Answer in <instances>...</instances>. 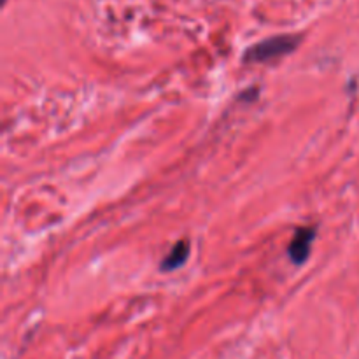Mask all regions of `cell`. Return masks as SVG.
Masks as SVG:
<instances>
[{
    "instance_id": "obj_1",
    "label": "cell",
    "mask_w": 359,
    "mask_h": 359,
    "mask_svg": "<svg viewBox=\"0 0 359 359\" xmlns=\"http://www.w3.org/2000/svg\"><path fill=\"white\" fill-rule=\"evenodd\" d=\"M300 37L298 35H277V37L265 39L258 44L251 46L245 51L244 62L248 63H265L272 60L280 58L284 55H290L291 51L298 48Z\"/></svg>"
},
{
    "instance_id": "obj_2",
    "label": "cell",
    "mask_w": 359,
    "mask_h": 359,
    "mask_svg": "<svg viewBox=\"0 0 359 359\" xmlns=\"http://www.w3.org/2000/svg\"><path fill=\"white\" fill-rule=\"evenodd\" d=\"M316 238V226H302L294 231L290 245H287V255L294 265H304L311 256L312 244Z\"/></svg>"
},
{
    "instance_id": "obj_3",
    "label": "cell",
    "mask_w": 359,
    "mask_h": 359,
    "mask_svg": "<svg viewBox=\"0 0 359 359\" xmlns=\"http://www.w3.org/2000/svg\"><path fill=\"white\" fill-rule=\"evenodd\" d=\"M189 251H191V245H189V241H179L174 248L170 249L167 256L161 259L160 269L163 272H174V270L181 269L186 263V259L189 258Z\"/></svg>"
}]
</instances>
